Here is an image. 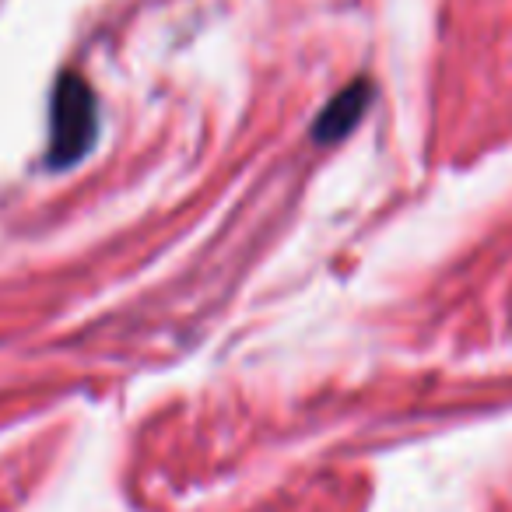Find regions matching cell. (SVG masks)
I'll return each mask as SVG.
<instances>
[{
	"label": "cell",
	"instance_id": "cell-1",
	"mask_svg": "<svg viewBox=\"0 0 512 512\" xmlns=\"http://www.w3.org/2000/svg\"><path fill=\"white\" fill-rule=\"evenodd\" d=\"M95 137V99L88 85L74 74L60 78L53 95V141H50V165L67 169L88 151Z\"/></svg>",
	"mask_w": 512,
	"mask_h": 512
},
{
	"label": "cell",
	"instance_id": "cell-2",
	"mask_svg": "<svg viewBox=\"0 0 512 512\" xmlns=\"http://www.w3.org/2000/svg\"><path fill=\"white\" fill-rule=\"evenodd\" d=\"M362 109H365V85H358V88H351V92H344L341 99H334V106L323 113L316 134L327 137V141H330V137H337V134H344V130H348L358 116H362Z\"/></svg>",
	"mask_w": 512,
	"mask_h": 512
}]
</instances>
